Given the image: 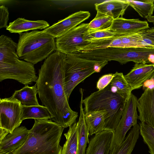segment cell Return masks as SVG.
<instances>
[{
    "label": "cell",
    "instance_id": "12",
    "mask_svg": "<svg viewBox=\"0 0 154 154\" xmlns=\"http://www.w3.org/2000/svg\"><path fill=\"white\" fill-rule=\"evenodd\" d=\"M154 73V63H135L134 67L124 77L132 90L140 88Z\"/></svg>",
    "mask_w": 154,
    "mask_h": 154
},
{
    "label": "cell",
    "instance_id": "32",
    "mask_svg": "<svg viewBox=\"0 0 154 154\" xmlns=\"http://www.w3.org/2000/svg\"><path fill=\"white\" fill-rule=\"evenodd\" d=\"M9 12L8 9L4 5L0 6V29L8 27Z\"/></svg>",
    "mask_w": 154,
    "mask_h": 154
},
{
    "label": "cell",
    "instance_id": "8",
    "mask_svg": "<svg viewBox=\"0 0 154 154\" xmlns=\"http://www.w3.org/2000/svg\"><path fill=\"white\" fill-rule=\"evenodd\" d=\"M88 23H83L55 38L57 51L65 54L81 50L91 42L85 40L84 35L88 30Z\"/></svg>",
    "mask_w": 154,
    "mask_h": 154
},
{
    "label": "cell",
    "instance_id": "3",
    "mask_svg": "<svg viewBox=\"0 0 154 154\" xmlns=\"http://www.w3.org/2000/svg\"><path fill=\"white\" fill-rule=\"evenodd\" d=\"M126 100L109 90L107 86L83 99L85 113L98 110L106 112L104 130L114 131L122 117Z\"/></svg>",
    "mask_w": 154,
    "mask_h": 154
},
{
    "label": "cell",
    "instance_id": "37",
    "mask_svg": "<svg viewBox=\"0 0 154 154\" xmlns=\"http://www.w3.org/2000/svg\"><path fill=\"white\" fill-rule=\"evenodd\" d=\"M154 3V0H151Z\"/></svg>",
    "mask_w": 154,
    "mask_h": 154
},
{
    "label": "cell",
    "instance_id": "25",
    "mask_svg": "<svg viewBox=\"0 0 154 154\" xmlns=\"http://www.w3.org/2000/svg\"><path fill=\"white\" fill-rule=\"evenodd\" d=\"M52 116L48 109L39 105L31 106L22 105L21 120L34 119V120L51 119Z\"/></svg>",
    "mask_w": 154,
    "mask_h": 154
},
{
    "label": "cell",
    "instance_id": "14",
    "mask_svg": "<svg viewBox=\"0 0 154 154\" xmlns=\"http://www.w3.org/2000/svg\"><path fill=\"white\" fill-rule=\"evenodd\" d=\"M146 21L127 19L121 17L114 19L110 29L117 35H122L144 30L149 28Z\"/></svg>",
    "mask_w": 154,
    "mask_h": 154
},
{
    "label": "cell",
    "instance_id": "5",
    "mask_svg": "<svg viewBox=\"0 0 154 154\" xmlns=\"http://www.w3.org/2000/svg\"><path fill=\"white\" fill-rule=\"evenodd\" d=\"M106 61L89 60L66 54L63 72V85L69 100L74 88L92 74L100 72L108 63Z\"/></svg>",
    "mask_w": 154,
    "mask_h": 154
},
{
    "label": "cell",
    "instance_id": "35",
    "mask_svg": "<svg viewBox=\"0 0 154 154\" xmlns=\"http://www.w3.org/2000/svg\"><path fill=\"white\" fill-rule=\"evenodd\" d=\"M146 18L149 22L152 23L154 26V16H150Z\"/></svg>",
    "mask_w": 154,
    "mask_h": 154
},
{
    "label": "cell",
    "instance_id": "29",
    "mask_svg": "<svg viewBox=\"0 0 154 154\" xmlns=\"http://www.w3.org/2000/svg\"><path fill=\"white\" fill-rule=\"evenodd\" d=\"M140 134L147 145L150 154H154V128L145 123H139Z\"/></svg>",
    "mask_w": 154,
    "mask_h": 154
},
{
    "label": "cell",
    "instance_id": "17",
    "mask_svg": "<svg viewBox=\"0 0 154 154\" xmlns=\"http://www.w3.org/2000/svg\"><path fill=\"white\" fill-rule=\"evenodd\" d=\"M49 26V24L44 20H30L18 18L9 23L6 29L11 33L19 34L30 30L45 29Z\"/></svg>",
    "mask_w": 154,
    "mask_h": 154
},
{
    "label": "cell",
    "instance_id": "31",
    "mask_svg": "<svg viewBox=\"0 0 154 154\" xmlns=\"http://www.w3.org/2000/svg\"><path fill=\"white\" fill-rule=\"evenodd\" d=\"M114 75V73H109L102 76L97 82V88L100 91L104 89L110 83Z\"/></svg>",
    "mask_w": 154,
    "mask_h": 154
},
{
    "label": "cell",
    "instance_id": "13",
    "mask_svg": "<svg viewBox=\"0 0 154 154\" xmlns=\"http://www.w3.org/2000/svg\"><path fill=\"white\" fill-rule=\"evenodd\" d=\"M29 133V130L24 126L15 128L0 142V154H12L23 145Z\"/></svg>",
    "mask_w": 154,
    "mask_h": 154
},
{
    "label": "cell",
    "instance_id": "34",
    "mask_svg": "<svg viewBox=\"0 0 154 154\" xmlns=\"http://www.w3.org/2000/svg\"><path fill=\"white\" fill-rule=\"evenodd\" d=\"M9 134V133L6 130L0 128V142Z\"/></svg>",
    "mask_w": 154,
    "mask_h": 154
},
{
    "label": "cell",
    "instance_id": "1",
    "mask_svg": "<svg viewBox=\"0 0 154 154\" xmlns=\"http://www.w3.org/2000/svg\"><path fill=\"white\" fill-rule=\"evenodd\" d=\"M66 54L56 51L46 58L39 70L36 82L38 94L43 105L51 114V120L64 128L75 122L77 112L70 108L63 85Z\"/></svg>",
    "mask_w": 154,
    "mask_h": 154
},
{
    "label": "cell",
    "instance_id": "16",
    "mask_svg": "<svg viewBox=\"0 0 154 154\" xmlns=\"http://www.w3.org/2000/svg\"><path fill=\"white\" fill-rule=\"evenodd\" d=\"M129 5L125 0H108L95 4L97 12L115 19L122 17Z\"/></svg>",
    "mask_w": 154,
    "mask_h": 154
},
{
    "label": "cell",
    "instance_id": "20",
    "mask_svg": "<svg viewBox=\"0 0 154 154\" xmlns=\"http://www.w3.org/2000/svg\"><path fill=\"white\" fill-rule=\"evenodd\" d=\"M38 93L36 84L32 86L25 85L22 89L15 91L11 99L16 100L20 102L22 106H38L37 97Z\"/></svg>",
    "mask_w": 154,
    "mask_h": 154
},
{
    "label": "cell",
    "instance_id": "4",
    "mask_svg": "<svg viewBox=\"0 0 154 154\" xmlns=\"http://www.w3.org/2000/svg\"><path fill=\"white\" fill-rule=\"evenodd\" d=\"M19 34L17 52L20 59L34 65L57 51L55 38L42 31Z\"/></svg>",
    "mask_w": 154,
    "mask_h": 154
},
{
    "label": "cell",
    "instance_id": "27",
    "mask_svg": "<svg viewBox=\"0 0 154 154\" xmlns=\"http://www.w3.org/2000/svg\"><path fill=\"white\" fill-rule=\"evenodd\" d=\"M125 1L141 17L146 18L152 15L154 11V3L151 0Z\"/></svg>",
    "mask_w": 154,
    "mask_h": 154
},
{
    "label": "cell",
    "instance_id": "9",
    "mask_svg": "<svg viewBox=\"0 0 154 154\" xmlns=\"http://www.w3.org/2000/svg\"><path fill=\"white\" fill-rule=\"evenodd\" d=\"M22 105L10 97L0 99V128L11 133L19 127L21 120Z\"/></svg>",
    "mask_w": 154,
    "mask_h": 154
},
{
    "label": "cell",
    "instance_id": "30",
    "mask_svg": "<svg viewBox=\"0 0 154 154\" xmlns=\"http://www.w3.org/2000/svg\"><path fill=\"white\" fill-rule=\"evenodd\" d=\"M117 35L109 28L96 31H88L85 33L84 38L85 40L90 42L92 40L112 37Z\"/></svg>",
    "mask_w": 154,
    "mask_h": 154
},
{
    "label": "cell",
    "instance_id": "36",
    "mask_svg": "<svg viewBox=\"0 0 154 154\" xmlns=\"http://www.w3.org/2000/svg\"><path fill=\"white\" fill-rule=\"evenodd\" d=\"M149 80H152L154 83V73L151 78L149 79Z\"/></svg>",
    "mask_w": 154,
    "mask_h": 154
},
{
    "label": "cell",
    "instance_id": "26",
    "mask_svg": "<svg viewBox=\"0 0 154 154\" xmlns=\"http://www.w3.org/2000/svg\"><path fill=\"white\" fill-rule=\"evenodd\" d=\"M90 42H91L89 45L81 51H90L111 47L123 48L121 35L92 40Z\"/></svg>",
    "mask_w": 154,
    "mask_h": 154
},
{
    "label": "cell",
    "instance_id": "21",
    "mask_svg": "<svg viewBox=\"0 0 154 154\" xmlns=\"http://www.w3.org/2000/svg\"><path fill=\"white\" fill-rule=\"evenodd\" d=\"M114 74V76L107 86L111 91L127 101L129 98L133 90L122 72H116Z\"/></svg>",
    "mask_w": 154,
    "mask_h": 154
},
{
    "label": "cell",
    "instance_id": "28",
    "mask_svg": "<svg viewBox=\"0 0 154 154\" xmlns=\"http://www.w3.org/2000/svg\"><path fill=\"white\" fill-rule=\"evenodd\" d=\"M114 19L100 12H97L95 18L88 24V31H94L110 28Z\"/></svg>",
    "mask_w": 154,
    "mask_h": 154
},
{
    "label": "cell",
    "instance_id": "11",
    "mask_svg": "<svg viewBox=\"0 0 154 154\" xmlns=\"http://www.w3.org/2000/svg\"><path fill=\"white\" fill-rule=\"evenodd\" d=\"M138 119L154 128V87L147 88L137 100Z\"/></svg>",
    "mask_w": 154,
    "mask_h": 154
},
{
    "label": "cell",
    "instance_id": "23",
    "mask_svg": "<svg viewBox=\"0 0 154 154\" xmlns=\"http://www.w3.org/2000/svg\"><path fill=\"white\" fill-rule=\"evenodd\" d=\"M17 45L6 35H2L0 36V62L19 58L17 52Z\"/></svg>",
    "mask_w": 154,
    "mask_h": 154
},
{
    "label": "cell",
    "instance_id": "15",
    "mask_svg": "<svg viewBox=\"0 0 154 154\" xmlns=\"http://www.w3.org/2000/svg\"><path fill=\"white\" fill-rule=\"evenodd\" d=\"M113 132L104 130L94 135L89 141L85 154H109Z\"/></svg>",
    "mask_w": 154,
    "mask_h": 154
},
{
    "label": "cell",
    "instance_id": "33",
    "mask_svg": "<svg viewBox=\"0 0 154 154\" xmlns=\"http://www.w3.org/2000/svg\"><path fill=\"white\" fill-rule=\"evenodd\" d=\"M142 35L145 37L154 40V26L141 31Z\"/></svg>",
    "mask_w": 154,
    "mask_h": 154
},
{
    "label": "cell",
    "instance_id": "22",
    "mask_svg": "<svg viewBox=\"0 0 154 154\" xmlns=\"http://www.w3.org/2000/svg\"><path fill=\"white\" fill-rule=\"evenodd\" d=\"M106 114V112L103 110L85 113V121L89 129V135H95L104 130Z\"/></svg>",
    "mask_w": 154,
    "mask_h": 154
},
{
    "label": "cell",
    "instance_id": "2",
    "mask_svg": "<svg viewBox=\"0 0 154 154\" xmlns=\"http://www.w3.org/2000/svg\"><path fill=\"white\" fill-rule=\"evenodd\" d=\"M64 128L50 119L35 120L26 141L12 154H61Z\"/></svg>",
    "mask_w": 154,
    "mask_h": 154
},
{
    "label": "cell",
    "instance_id": "19",
    "mask_svg": "<svg viewBox=\"0 0 154 154\" xmlns=\"http://www.w3.org/2000/svg\"><path fill=\"white\" fill-rule=\"evenodd\" d=\"M140 134V126L137 124L131 129L121 145L111 149L109 154H131Z\"/></svg>",
    "mask_w": 154,
    "mask_h": 154
},
{
    "label": "cell",
    "instance_id": "10",
    "mask_svg": "<svg viewBox=\"0 0 154 154\" xmlns=\"http://www.w3.org/2000/svg\"><path fill=\"white\" fill-rule=\"evenodd\" d=\"M90 16V13L88 11H80L59 21L42 31L56 38L77 26Z\"/></svg>",
    "mask_w": 154,
    "mask_h": 154
},
{
    "label": "cell",
    "instance_id": "6",
    "mask_svg": "<svg viewBox=\"0 0 154 154\" xmlns=\"http://www.w3.org/2000/svg\"><path fill=\"white\" fill-rule=\"evenodd\" d=\"M34 65L19 58L0 62V81L12 79L25 85L36 82Z\"/></svg>",
    "mask_w": 154,
    "mask_h": 154
},
{
    "label": "cell",
    "instance_id": "24",
    "mask_svg": "<svg viewBox=\"0 0 154 154\" xmlns=\"http://www.w3.org/2000/svg\"><path fill=\"white\" fill-rule=\"evenodd\" d=\"M78 122L69 127L67 133L64 135L66 141L62 147L61 154H77L78 146Z\"/></svg>",
    "mask_w": 154,
    "mask_h": 154
},
{
    "label": "cell",
    "instance_id": "7",
    "mask_svg": "<svg viewBox=\"0 0 154 154\" xmlns=\"http://www.w3.org/2000/svg\"><path fill=\"white\" fill-rule=\"evenodd\" d=\"M137 97L131 93L126 101L121 119L113 131L110 149L121 145L128 131L137 124Z\"/></svg>",
    "mask_w": 154,
    "mask_h": 154
},
{
    "label": "cell",
    "instance_id": "18",
    "mask_svg": "<svg viewBox=\"0 0 154 154\" xmlns=\"http://www.w3.org/2000/svg\"><path fill=\"white\" fill-rule=\"evenodd\" d=\"M81 94L80 103V115L78 122V146L77 154H85L87 144L89 143V131L86 123L85 113L83 108L84 89H79Z\"/></svg>",
    "mask_w": 154,
    "mask_h": 154
}]
</instances>
